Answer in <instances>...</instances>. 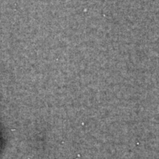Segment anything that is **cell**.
I'll list each match as a JSON object with an SVG mask.
<instances>
[]
</instances>
